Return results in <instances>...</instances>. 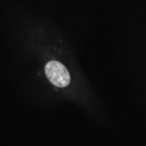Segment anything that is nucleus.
Instances as JSON below:
<instances>
[{"instance_id":"obj_1","label":"nucleus","mask_w":146,"mask_h":146,"mask_svg":"<svg viewBox=\"0 0 146 146\" xmlns=\"http://www.w3.org/2000/svg\"><path fill=\"white\" fill-rule=\"evenodd\" d=\"M45 72L49 81L58 87L62 88L68 86L70 82L68 70L59 62H49L45 66Z\"/></svg>"}]
</instances>
